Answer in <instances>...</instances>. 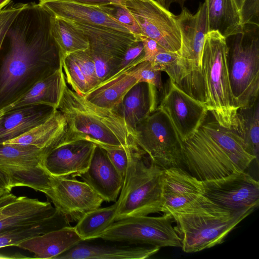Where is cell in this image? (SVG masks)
I'll return each mask as SVG.
<instances>
[{"label": "cell", "instance_id": "obj_53", "mask_svg": "<svg viewBox=\"0 0 259 259\" xmlns=\"http://www.w3.org/2000/svg\"><path fill=\"white\" fill-rule=\"evenodd\" d=\"M2 196H0V199H1V197H2Z\"/></svg>", "mask_w": 259, "mask_h": 259}, {"label": "cell", "instance_id": "obj_7", "mask_svg": "<svg viewBox=\"0 0 259 259\" xmlns=\"http://www.w3.org/2000/svg\"><path fill=\"white\" fill-rule=\"evenodd\" d=\"M229 49L228 66L230 84L238 108L252 106L259 95V38L244 28L235 35Z\"/></svg>", "mask_w": 259, "mask_h": 259}, {"label": "cell", "instance_id": "obj_17", "mask_svg": "<svg viewBox=\"0 0 259 259\" xmlns=\"http://www.w3.org/2000/svg\"><path fill=\"white\" fill-rule=\"evenodd\" d=\"M38 4L54 16L65 20L131 33L107 13L102 5H89L70 0H39Z\"/></svg>", "mask_w": 259, "mask_h": 259}, {"label": "cell", "instance_id": "obj_19", "mask_svg": "<svg viewBox=\"0 0 259 259\" xmlns=\"http://www.w3.org/2000/svg\"><path fill=\"white\" fill-rule=\"evenodd\" d=\"M57 210L49 201L26 196L17 197L4 209V214L0 218V233L38 223Z\"/></svg>", "mask_w": 259, "mask_h": 259}, {"label": "cell", "instance_id": "obj_2", "mask_svg": "<svg viewBox=\"0 0 259 259\" xmlns=\"http://www.w3.org/2000/svg\"><path fill=\"white\" fill-rule=\"evenodd\" d=\"M57 109L67 122L62 141L87 140L104 149L136 144L135 132L122 117L113 110L93 104L67 83Z\"/></svg>", "mask_w": 259, "mask_h": 259}, {"label": "cell", "instance_id": "obj_18", "mask_svg": "<svg viewBox=\"0 0 259 259\" xmlns=\"http://www.w3.org/2000/svg\"><path fill=\"white\" fill-rule=\"evenodd\" d=\"M79 177L104 201L108 202L117 201L123 178L112 164L103 148L96 146L88 168Z\"/></svg>", "mask_w": 259, "mask_h": 259}, {"label": "cell", "instance_id": "obj_41", "mask_svg": "<svg viewBox=\"0 0 259 259\" xmlns=\"http://www.w3.org/2000/svg\"><path fill=\"white\" fill-rule=\"evenodd\" d=\"M144 56L143 44L141 41H139L126 51L117 73L129 67L136 66L144 61Z\"/></svg>", "mask_w": 259, "mask_h": 259}, {"label": "cell", "instance_id": "obj_50", "mask_svg": "<svg viewBox=\"0 0 259 259\" xmlns=\"http://www.w3.org/2000/svg\"><path fill=\"white\" fill-rule=\"evenodd\" d=\"M10 1L11 0H0V11L7 5Z\"/></svg>", "mask_w": 259, "mask_h": 259}, {"label": "cell", "instance_id": "obj_45", "mask_svg": "<svg viewBox=\"0 0 259 259\" xmlns=\"http://www.w3.org/2000/svg\"><path fill=\"white\" fill-rule=\"evenodd\" d=\"M17 196L11 193L2 196L0 199V218L4 214V209L9 203L16 199Z\"/></svg>", "mask_w": 259, "mask_h": 259}, {"label": "cell", "instance_id": "obj_12", "mask_svg": "<svg viewBox=\"0 0 259 259\" xmlns=\"http://www.w3.org/2000/svg\"><path fill=\"white\" fill-rule=\"evenodd\" d=\"M202 183L204 195L231 212H252L258 206L259 183L245 171Z\"/></svg>", "mask_w": 259, "mask_h": 259}, {"label": "cell", "instance_id": "obj_10", "mask_svg": "<svg viewBox=\"0 0 259 259\" xmlns=\"http://www.w3.org/2000/svg\"><path fill=\"white\" fill-rule=\"evenodd\" d=\"M65 21L88 37L90 42L89 50L95 61L100 83L117 73L126 51L140 41L131 33L101 26Z\"/></svg>", "mask_w": 259, "mask_h": 259}, {"label": "cell", "instance_id": "obj_5", "mask_svg": "<svg viewBox=\"0 0 259 259\" xmlns=\"http://www.w3.org/2000/svg\"><path fill=\"white\" fill-rule=\"evenodd\" d=\"M252 212L232 213L219 206L170 215L181 239L183 250L193 253L222 243L227 235Z\"/></svg>", "mask_w": 259, "mask_h": 259}, {"label": "cell", "instance_id": "obj_33", "mask_svg": "<svg viewBox=\"0 0 259 259\" xmlns=\"http://www.w3.org/2000/svg\"><path fill=\"white\" fill-rule=\"evenodd\" d=\"M258 99L250 107L238 109L235 131L243 139L246 151L254 156L257 164L259 153Z\"/></svg>", "mask_w": 259, "mask_h": 259}, {"label": "cell", "instance_id": "obj_44", "mask_svg": "<svg viewBox=\"0 0 259 259\" xmlns=\"http://www.w3.org/2000/svg\"><path fill=\"white\" fill-rule=\"evenodd\" d=\"M13 188L11 177L6 171L0 168V196L10 193Z\"/></svg>", "mask_w": 259, "mask_h": 259}, {"label": "cell", "instance_id": "obj_52", "mask_svg": "<svg viewBox=\"0 0 259 259\" xmlns=\"http://www.w3.org/2000/svg\"><path fill=\"white\" fill-rule=\"evenodd\" d=\"M11 258H13V257H9V256H5L2 254H0V259Z\"/></svg>", "mask_w": 259, "mask_h": 259}, {"label": "cell", "instance_id": "obj_15", "mask_svg": "<svg viewBox=\"0 0 259 259\" xmlns=\"http://www.w3.org/2000/svg\"><path fill=\"white\" fill-rule=\"evenodd\" d=\"M52 189L47 196L55 208L70 222L101 206L103 199L86 182L73 178L52 176Z\"/></svg>", "mask_w": 259, "mask_h": 259}, {"label": "cell", "instance_id": "obj_8", "mask_svg": "<svg viewBox=\"0 0 259 259\" xmlns=\"http://www.w3.org/2000/svg\"><path fill=\"white\" fill-rule=\"evenodd\" d=\"M137 145L162 169L183 166V142L167 115L157 109L135 128Z\"/></svg>", "mask_w": 259, "mask_h": 259}, {"label": "cell", "instance_id": "obj_29", "mask_svg": "<svg viewBox=\"0 0 259 259\" xmlns=\"http://www.w3.org/2000/svg\"><path fill=\"white\" fill-rule=\"evenodd\" d=\"M231 157L239 170L245 171L255 160L246 150L241 137L234 130L220 125L215 120L205 121L201 126Z\"/></svg>", "mask_w": 259, "mask_h": 259}, {"label": "cell", "instance_id": "obj_25", "mask_svg": "<svg viewBox=\"0 0 259 259\" xmlns=\"http://www.w3.org/2000/svg\"><path fill=\"white\" fill-rule=\"evenodd\" d=\"M67 126L64 116L56 109L43 122L3 144L32 146L50 150L64 139Z\"/></svg>", "mask_w": 259, "mask_h": 259}, {"label": "cell", "instance_id": "obj_35", "mask_svg": "<svg viewBox=\"0 0 259 259\" xmlns=\"http://www.w3.org/2000/svg\"><path fill=\"white\" fill-rule=\"evenodd\" d=\"M179 59L178 53L167 51L161 48L150 62L155 70L166 72L169 78L179 87L181 81Z\"/></svg>", "mask_w": 259, "mask_h": 259}, {"label": "cell", "instance_id": "obj_34", "mask_svg": "<svg viewBox=\"0 0 259 259\" xmlns=\"http://www.w3.org/2000/svg\"><path fill=\"white\" fill-rule=\"evenodd\" d=\"M53 35L59 47L61 59L74 52L89 49L88 37L64 20L53 16Z\"/></svg>", "mask_w": 259, "mask_h": 259}, {"label": "cell", "instance_id": "obj_42", "mask_svg": "<svg viewBox=\"0 0 259 259\" xmlns=\"http://www.w3.org/2000/svg\"><path fill=\"white\" fill-rule=\"evenodd\" d=\"M104 149L106 151L110 161L123 178L127 165V155L126 147L110 148Z\"/></svg>", "mask_w": 259, "mask_h": 259}, {"label": "cell", "instance_id": "obj_22", "mask_svg": "<svg viewBox=\"0 0 259 259\" xmlns=\"http://www.w3.org/2000/svg\"><path fill=\"white\" fill-rule=\"evenodd\" d=\"M136 66L117 73L82 96L94 105L113 110L129 90L139 82Z\"/></svg>", "mask_w": 259, "mask_h": 259}, {"label": "cell", "instance_id": "obj_39", "mask_svg": "<svg viewBox=\"0 0 259 259\" xmlns=\"http://www.w3.org/2000/svg\"><path fill=\"white\" fill-rule=\"evenodd\" d=\"M139 82H145L154 86L159 92H163L161 71L155 70L149 61H145L136 66Z\"/></svg>", "mask_w": 259, "mask_h": 259}, {"label": "cell", "instance_id": "obj_13", "mask_svg": "<svg viewBox=\"0 0 259 259\" xmlns=\"http://www.w3.org/2000/svg\"><path fill=\"white\" fill-rule=\"evenodd\" d=\"M123 6L135 17L143 35L154 40L167 51L179 52L181 35L176 15L153 0H133Z\"/></svg>", "mask_w": 259, "mask_h": 259}, {"label": "cell", "instance_id": "obj_43", "mask_svg": "<svg viewBox=\"0 0 259 259\" xmlns=\"http://www.w3.org/2000/svg\"><path fill=\"white\" fill-rule=\"evenodd\" d=\"M143 46L144 61L151 62L161 48L154 40L144 35L138 36Z\"/></svg>", "mask_w": 259, "mask_h": 259}, {"label": "cell", "instance_id": "obj_31", "mask_svg": "<svg viewBox=\"0 0 259 259\" xmlns=\"http://www.w3.org/2000/svg\"><path fill=\"white\" fill-rule=\"evenodd\" d=\"M161 189L162 196L204 194L202 181L178 167L162 169Z\"/></svg>", "mask_w": 259, "mask_h": 259}, {"label": "cell", "instance_id": "obj_28", "mask_svg": "<svg viewBox=\"0 0 259 259\" xmlns=\"http://www.w3.org/2000/svg\"><path fill=\"white\" fill-rule=\"evenodd\" d=\"M49 151L32 146L0 144V168L11 177L38 168Z\"/></svg>", "mask_w": 259, "mask_h": 259}, {"label": "cell", "instance_id": "obj_16", "mask_svg": "<svg viewBox=\"0 0 259 259\" xmlns=\"http://www.w3.org/2000/svg\"><path fill=\"white\" fill-rule=\"evenodd\" d=\"M96 146L83 140L62 141L46 153L41 166L53 176L80 177L88 168Z\"/></svg>", "mask_w": 259, "mask_h": 259}, {"label": "cell", "instance_id": "obj_48", "mask_svg": "<svg viewBox=\"0 0 259 259\" xmlns=\"http://www.w3.org/2000/svg\"><path fill=\"white\" fill-rule=\"evenodd\" d=\"M108 1L110 2V3H111L112 4L120 5H123L125 4V3H126L128 1H133V0H108ZM140 1H148L150 0H140Z\"/></svg>", "mask_w": 259, "mask_h": 259}, {"label": "cell", "instance_id": "obj_20", "mask_svg": "<svg viewBox=\"0 0 259 259\" xmlns=\"http://www.w3.org/2000/svg\"><path fill=\"white\" fill-rule=\"evenodd\" d=\"M157 91L152 84L138 82L129 90L113 111L135 132L137 125L157 109Z\"/></svg>", "mask_w": 259, "mask_h": 259}, {"label": "cell", "instance_id": "obj_4", "mask_svg": "<svg viewBox=\"0 0 259 259\" xmlns=\"http://www.w3.org/2000/svg\"><path fill=\"white\" fill-rule=\"evenodd\" d=\"M228 54L226 38L216 30L207 32L202 58L205 105L220 125L235 131L238 108L230 84Z\"/></svg>", "mask_w": 259, "mask_h": 259}, {"label": "cell", "instance_id": "obj_11", "mask_svg": "<svg viewBox=\"0 0 259 259\" xmlns=\"http://www.w3.org/2000/svg\"><path fill=\"white\" fill-rule=\"evenodd\" d=\"M183 142V165L198 180L219 179L239 170L229 154L201 126Z\"/></svg>", "mask_w": 259, "mask_h": 259}, {"label": "cell", "instance_id": "obj_9", "mask_svg": "<svg viewBox=\"0 0 259 259\" xmlns=\"http://www.w3.org/2000/svg\"><path fill=\"white\" fill-rule=\"evenodd\" d=\"M168 214L140 215L115 221L100 238L113 242L139 244L158 248L181 247V239Z\"/></svg>", "mask_w": 259, "mask_h": 259}, {"label": "cell", "instance_id": "obj_1", "mask_svg": "<svg viewBox=\"0 0 259 259\" xmlns=\"http://www.w3.org/2000/svg\"><path fill=\"white\" fill-rule=\"evenodd\" d=\"M53 15L39 4H26L9 27L8 51L0 68V109L10 105L35 83L62 68L53 35Z\"/></svg>", "mask_w": 259, "mask_h": 259}, {"label": "cell", "instance_id": "obj_38", "mask_svg": "<svg viewBox=\"0 0 259 259\" xmlns=\"http://www.w3.org/2000/svg\"><path fill=\"white\" fill-rule=\"evenodd\" d=\"M70 55L77 62L84 75L89 91L97 86L100 81L97 74L95 61L89 49L77 51Z\"/></svg>", "mask_w": 259, "mask_h": 259}, {"label": "cell", "instance_id": "obj_26", "mask_svg": "<svg viewBox=\"0 0 259 259\" xmlns=\"http://www.w3.org/2000/svg\"><path fill=\"white\" fill-rule=\"evenodd\" d=\"M66 84L62 68L35 83L22 96L5 107V112L33 105H44L57 109Z\"/></svg>", "mask_w": 259, "mask_h": 259}, {"label": "cell", "instance_id": "obj_49", "mask_svg": "<svg viewBox=\"0 0 259 259\" xmlns=\"http://www.w3.org/2000/svg\"><path fill=\"white\" fill-rule=\"evenodd\" d=\"M246 0H235L237 6L242 14L243 7Z\"/></svg>", "mask_w": 259, "mask_h": 259}, {"label": "cell", "instance_id": "obj_23", "mask_svg": "<svg viewBox=\"0 0 259 259\" xmlns=\"http://www.w3.org/2000/svg\"><path fill=\"white\" fill-rule=\"evenodd\" d=\"M82 240L71 226L50 231L26 240L17 247L34 253L37 258H55Z\"/></svg>", "mask_w": 259, "mask_h": 259}, {"label": "cell", "instance_id": "obj_40", "mask_svg": "<svg viewBox=\"0 0 259 259\" xmlns=\"http://www.w3.org/2000/svg\"><path fill=\"white\" fill-rule=\"evenodd\" d=\"M26 4H18L0 11V51L12 23Z\"/></svg>", "mask_w": 259, "mask_h": 259}, {"label": "cell", "instance_id": "obj_6", "mask_svg": "<svg viewBox=\"0 0 259 259\" xmlns=\"http://www.w3.org/2000/svg\"><path fill=\"white\" fill-rule=\"evenodd\" d=\"M176 17L181 35V46L178 53L181 75L179 88L205 104L202 66L204 38L207 32L205 4L200 5L195 14L184 7Z\"/></svg>", "mask_w": 259, "mask_h": 259}, {"label": "cell", "instance_id": "obj_30", "mask_svg": "<svg viewBox=\"0 0 259 259\" xmlns=\"http://www.w3.org/2000/svg\"><path fill=\"white\" fill-rule=\"evenodd\" d=\"M67 218L58 210L36 224L0 233V248L16 246L38 235L70 226Z\"/></svg>", "mask_w": 259, "mask_h": 259}, {"label": "cell", "instance_id": "obj_36", "mask_svg": "<svg viewBox=\"0 0 259 259\" xmlns=\"http://www.w3.org/2000/svg\"><path fill=\"white\" fill-rule=\"evenodd\" d=\"M65 79L72 90L83 95L89 91L87 82L79 65L70 54L62 59Z\"/></svg>", "mask_w": 259, "mask_h": 259}, {"label": "cell", "instance_id": "obj_3", "mask_svg": "<svg viewBox=\"0 0 259 259\" xmlns=\"http://www.w3.org/2000/svg\"><path fill=\"white\" fill-rule=\"evenodd\" d=\"M127 165L116 201L115 221L161 212L162 169L137 144L126 147Z\"/></svg>", "mask_w": 259, "mask_h": 259}, {"label": "cell", "instance_id": "obj_24", "mask_svg": "<svg viewBox=\"0 0 259 259\" xmlns=\"http://www.w3.org/2000/svg\"><path fill=\"white\" fill-rule=\"evenodd\" d=\"M55 109L47 105H33L6 112L0 118V144L43 122Z\"/></svg>", "mask_w": 259, "mask_h": 259}, {"label": "cell", "instance_id": "obj_47", "mask_svg": "<svg viewBox=\"0 0 259 259\" xmlns=\"http://www.w3.org/2000/svg\"><path fill=\"white\" fill-rule=\"evenodd\" d=\"M89 5H101L110 3L108 0H70Z\"/></svg>", "mask_w": 259, "mask_h": 259}, {"label": "cell", "instance_id": "obj_32", "mask_svg": "<svg viewBox=\"0 0 259 259\" xmlns=\"http://www.w3.org/2000/svg\"><path fill=\"white\" fill-rule=\"evenodd\" d=\"M117 204L98 207L84 213L74 227L83 241L100 238L115 221Z\"/></svg>", "mask_w": 259, "mask_h": 259}, {"label": "cell", "instance_id": "obj_21", "mask_svg": "<svg viewBox=\"0 0 259 259\" xmlns=\"http://www.w3.org/2000/svg\"><path fill=\"white\" fill-rule=\"evenodd\" d=\"M81 242L55 259H144L152 256L160 249L149 245H106Z\"/></svg>", "mask_w": 259, "mask_h": 259}, {"label": "cell", "instance_id": "obj_51", "mask_svg": "<svg viewBox=\"0 0 259 259\" xmlns=\"http://www.w3.org/2000/svg\"><path fill=\"white\" fill-rule=\"evenodd\" d=\"M5 108H3L2 109H0V118L4 116V115L5 114Z\"/></svg>", "mask_w": 259, "mask_h": 259}, {"label": "cell", "instance_id": "obj_14", "mask_svg": "<svg viewBox=\"0 0 259 259\" xmlns=\"http://www.w3.org/2000/svg\"><path fill=\"white\" fill-rule=\"evenodd\" d=\"M157 108L167 115L183 142L196 132L208 112L204 104L188 95L169 78Z\"/></svg>", "mask_w": 259, "mask_h": 259}, {"label": "cell", "instance_id": "obj_46", "mask_svg": "<svg viewBox=\"0 0 259 259\" xmlns=\"http://www.w3.org/2000/svg\"><path fill=\"white\" fill-rule=\"evenodd\" d=\"M159 6L164 8L165 9L168 10L170 5L172 3H177L180 5V6L183 9L185 3L188 0H153Z\"/></svg>", "mask_w": 259, "mask_h": 259}, {"label": "cell", "instance_id": "obj_27", "mask_svg": "<svg viewBox=\"0 0 259 259\" xmlns=\"http://www.w3.org/2000/svg\"><path fill=\"white\" fill-rule=\"evenodd\" d=\"M207 32L216 30L225 38L243 32L242 15L235 0H205Z\"/></svg>", "mask_w": 259, "mask_h": 259}, {"label": "cell", "instance_id": "obj_37", "mask_svg": "<svg viewBox=\"0 0 259 259\" xmlns=\"http://www.w3.org/2000/svg\"><path fill=\"white\" fill-rule=\"evenodd\" d=\"M105 12L111 17L126 28L137 37L143 35L141 29L135 17L123 5L112 3L102 5Z\"/></svg>", "mask_w": 259, "mask_h": 259}]
</instances>
